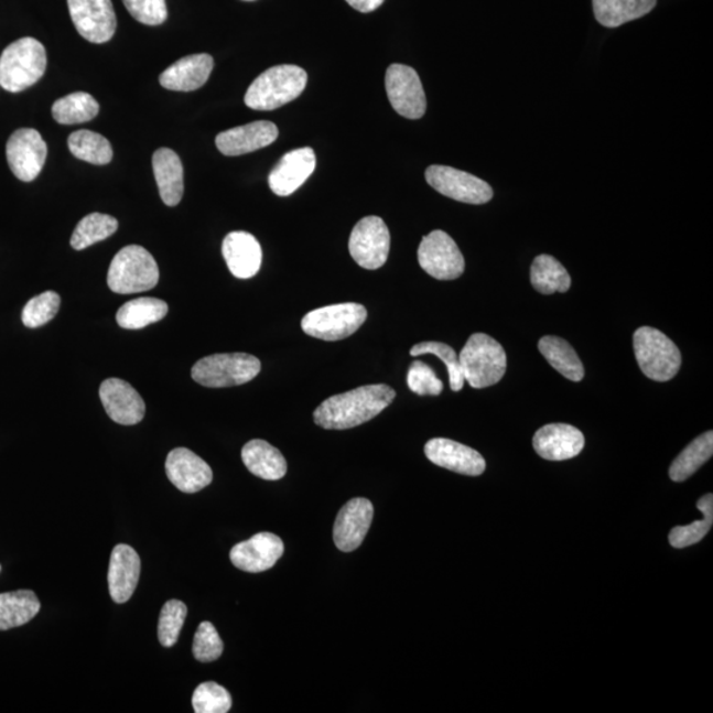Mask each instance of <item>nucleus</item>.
Wrapping results in <instances>:
<instances>
[{
    "instance_id": "f257e3e1",
    "label": "nucleus",
    "mask_w": 713,
    "mask_h": 713,
    "mask_svg": "<svg viewBox=\"0 0 713 713\" xmlns=\"http://www.w3.org/2000/svg\"><path fill=\"white\" fill-rule=\"evenodd\" d=\"M396 396L388 385L363 386L325 399L313 412V419L325 430H349L381 414Z\"/></svg>"
},
{
    "instance_id": "f03ea898",
    "label": "nucleus",
    "mask_w": 713,
    "mask_h": 713,
    "mask_svg": "<svg viewBox=\"0 0 713 713\" xmlns=\"http://www.w3.org/2000/svg\"><path fill=\"white\" fill-rule=\"evenodd\" d=\"M309 75L296 65H278L262 73L246 91L245 104L258 111L282 108L302 95Z\"/></svg>"
},
{
    "instance_id": "7ed1b4c3",
    "label": "nucleus",
    "mask_w": 713,
    "mask_h": 713,
    "mask_svg": "<svg viewBox=\"0 0 713 713\" xmlns=\"http://www.w3.org/2000/svg\"><path fill=\"white\" fill-rule=\"evenodd\" d=\"M463 376L473 389H485L496 385L508 368L503 345L485 333H475L466 342L458 356Z\"/></svg>"
},
{
    "instance_id": "20e7f679",
    "label": "nucleus",
    "mask_w": 713,
    "mask_h": 713,
    "mask_svg": "<svg viewBox=\"0 0 713 713\" xmlns=\"http://www.w3.org/2000/svg\"><path fill=\"white\" fill-rule=\"evenodd\" d=\"M45 69L44 45L33 37L19 39L0 56V86L10 93L23 91L35 85Z\"/></svg>"
},
{
    "instance_id": "39448f33",
    "label": "nucleus",
    "mask_w": 713,
    "mask_h": 713,
    "mask_svg": "<svg viewBox=\"0 0 713 713\" xmlns=\"http://www.w3.org/2000/svg\"><path fill=\"white\" fill-rule=\"evenodd\" d=\"M639 369L656 382H668L682 365L681 350L661 331L641 326L633 336Z\"/></svg>"
},
{
    "instance_id": "423d86ee",
    "label": "nucleus",
    "mask_w": 713,
    "mask_h": 713,
    "mask_svg": "<svg viewBox=\"0 0 713 713\" xmlns=\"http://www.w3.org/2000/svg\"><path fill=\"white\" fill-rule=\"evenodd\" d=\"M158 282V263L142 246H126L111 261L108 285L112 292L130 295L155 289Z\"/></svg>"
},
{
    "instance_id": "0eeeda50",
    "label": "nucleus",
    "mask_w": 713,
    "mask_h": 713,
    "mask_svg": "<svg viewBox=\"0 0 713 713\" xmlns=\"http://www.w3.org/2000/svg\"><path fill=\"white\" fill-rule=\"evenodd\" d=\"M261 371V361L246 353H224L199 359L192 368L193 381L205 388L222 389L252 381Z\"/></svg>"
},
{
    "instance_id": "6e6552de",
    "label": "nucleus",
    "mask_w": 713,
    "mask_h": 713,
    "mask_svg": "<svg viewBox=\"0 0 713 713\" xmlns=\"http://www.w3.org/2000/svg\"><path fill=\"white\" fill-rule=\"evenodd\" d=\"M366 318L368 311L361 304H333L306 313L302 330L306 335L324 342H339L361 328Z\"/></svg>"
},
{
    "instance_id": "1a4fd4ad",
    "label": "nucleus",
    "mask_w": 713,
    "mask_h": 713,
    "mask_svg": "<svg viewBox=\"0 0 713 713\" xmlns=\"http://www.w3.org/2000/svg\"><path fill=\"white\" fill-rule=\"evenodd\" d=\"M421 268L437 281H453L463 276L465 261L458 246L443 230H433L418 249Z\"/></svg>"
},
{
    "instance_id": "9d476101",
    "label": "nucleus",
    "mask_w": 713,
    "mask_h": 713,
    "mask_svg": "<svg viewBox=\"0 0 713 713\" xmlns=\"http://www.w3.org/2000/svg\"><path fill=\"white\" fill-rule=\"evenodd\" d=\"M349 251L363 269H381L390 252V231L383 219L377 216L363 218L352 230Z\"/></svg>"
},
{
    "instance_id": "9b49d317",
    "label": "nucleus",
    "mask_w": 713,
    "mask_h": 713,
    "mask_svg": "<svg viewBox=\"0 0 713 713\" xmlns=\"http://www.w3.org/2000/svg\"><path fill=\"white\" fill-rule=\"evenodd\" d=\"M425 180L433 190L460 203L482 205L493 198V190L488 183L452 166L431 165L425 171Z\"/></svg>"
},
{
    "instance_id": "f8f14e48",
    "label": "nucleus",
    "mask_w": 713,
    "mask_h": 713,
    "mask_svg": "<svg viewBox=\"0 0 713 713\" xmlns=\"http://www.w3.org/2000/svg\"><path fill=\"white\" fill-rule=\"evenodd\" d=\"M386 91L399 116L421 119L428 110V98L415 69L402 64H392L386 72Z\"/></svg>"
},
{
    "instance_id": "ddd939ff",
    "label": "nucleus",
    "mask_w": 713,
    "mask_h": 713,
    "mask_svg": "<svg viewBox=\"0 0 713 713\" xmlns=\"http://www.w3.org/2000/svg\"><path fill=\"white\" fill-rule=\"evenodd\" d=\"M73 24L93 44L110 42L117 31V17L111 0H68Z\"/></svg>"
},
{
    "instance_id": "4468645a",
    "label": "nucleus",
    "mask_w": 713,
    "mask_h": 713,
    "mask_svg": "<svg viewBox=\"0 0 713 713\" xmlns=\"http://www.w3.org/2000/svg\"><path fill=\"white\" fill-rule=\"evenodd\" d=\"M46 155H48V147L36 130H17L7 142V162L13 175L22 182L31 183L40 175Z\"/></svg>"
},
{
    "instance_id": "2eb2a0df",
    "label": "nucleus",
    "mask_w": 713,
    "mask_h": 713,
    "mask_svg": "<svg viewBox=\"0 0 713 713\" xmlns=\"http://www.w3.org/2000/svg\"><path fill=\"white\" fill-rule=\"evenodd\" d=\"M375 508L369 499L353 498L339 510L333 528V541L343 552H352L363 544L368 536Z\"/></svg>"
},
{
    "instance_id": "dca6fc26",
    "label": "nucleus",
    "mask_w": 713,
    "mask_h": 713,
    "mask_svg": "<svg viewBox=\"0 0 713 713\" xmlns=\"http://www.w3.org/2000/svg\"><path fill=\"white\" fill-rule=\"evenodd\" d=\"M99 398L111 421L122 425H134L143 421V398L123 379H106L99 388Z\"/></svg>"
},
{
    "instance_id": "f3484780",
    "label": "nucleus",
    "mask_w": 713,
    "mask_h": 713,
    "mask_svg": "<svg viewBox=\"0 0 713 713\" xmlns=\"http://www.w3.org/2000/svg\"><path fill=\"white\" fill-rule=\"evenodd\" d=\"M284 554V543L272 532H259L230 551V561L238 570L251 573L268 571Z\"/></svg>"
},
{
    "instance_id": "a211bd4d",
    "label": "nucleus",
    "mask_w": 713,
    "mask_h": 713,
    "mask_svg": "<svg viewBox=\"0 0 713 713\" xmlns=\"http://www.w3.org/2000/svg\"><path fill=\"white\" fill-rule=\"evenodd\" d=\"M424 453L431 463L458 475L479 476L486 468L484 457L476 450L450 439L430 440L424 446Z\"/></svg>"
},
{
    "instance_id": "6ab92c4d",
    "label": "nucleus",
    "mask_w": 713,
    "mask_h": 713,
    "mask_svg": "<svg viewBox=\"0 0 713 713\" xmlns=\"http://www.w3.org/2000/svg\"><path fill=\"white\" fill-rule=\"evenodd\" d=\"M316 169L315 151L311 147L293 150L279 160L269 176L270 190L287 197L296 192Z\"/></svg>"
},
{
    "instance_id": "aec40b11",
    "label": "nucleus",
    "mask_w": 713,
    "mask_h": 713,
    "mask_svg": "<svg viewBox=\"0 0 713 713\" xmlns=\"http://www.w3.org/2000/svg\"><path fill=\"white\" fill-rule=\"evenodd\" d=\"M165 472L170 482L179 490L197 493L213 482V472L204 460L186 449H176L170 452L165 462Z\"/></svg>"
},
{
    "instance_id": "412c9836",
    "label": "nucleus",
    "mask_w": 713,
    "mask_h": 713,
    "mask_svg": "<svg viewBox=\"0 0 713 713\" xmlns=\"http://www.w3.org/2000/svg\"><path fill=\"white\" fill-rule=\"evenodd\" d=\"M279 130L269 121H257L222 132L216 145L225 156H241L268 147L277 141Z\"/></svg>"
},
{
    "instance_id": "4be33fe9",
    "label": "nucleus",
    "mask_w": 713,
    "mask_h": 713,
    "mask_svg": "<svg viewBox=\"0 0 713 713\" xmlns=\"http://www.w3.org/2000/svg\"><path fill=\"white\" fill-rule=\"evenodd\" d=\"M532 445L539 456L550 462H563L580 455L585 445L582 431L570 424L557 423L538 430Z\"/></svg>"
},
{
    "instance_id": "5701e85b",
    "label": "nucleus",
    "mask_w": 713,
    "mask_h": 713,
    "mask_svg": "<svg viewBox=\"0 0 713 713\" xmlns=\"http://www.w3.org/2000/svg\"><path fill=\"white\" fill-rule=\"evenodd\" d=\"M141 558L128 544H118L111 552L109 565L110 596L117 604L128 603L141 576Z\"/></svg>"
},
{
    "instance_id": "b1692460",
    "label": "nucleus",
    "mask_w": 713,
    "mask_h": 713,
    "mask_svg": "<svg viewBox=\"0 0 713 713\" xmlns=\"http://www.w3.org/2000/svg\"><path fill=\"white\" fill-rule=\"evenodd\" d=\"M223 256L231 274L238 279H250L261 270L262 248L250 233L233 231L226 236Z\"/></svg>"
},
{
    "instance_id": "393cba45",
    "label": "nucleus",
    "mask_w": 713,
    "mask_h": 713,
    "mask_svg": "<svg viewBox=\"0 0 713 713\" xmlns=\"http://www.w3.org/2000/svg\"><path fill=\"white\" fill-rule=\"evenodd\" d=\"M215 66L213 57L206 53L180 58L159 77L160 85L166 90L193 91L208 82Z\"/></svg>"
},
{
    "instance_id": "a878e982",
    "label": "nucleus",
    "mask_w": 713,
    "mask_h": 713,
    "mask_svg": "<svg viewBox=\"0 0 713 713\" xmlns=\"http://www.w3.org/2000/svg\"><path fill=\"white\" fill-rule=\"evenodd\" d=\"M152 170L162 202L166 206L179 205L184 195L182 159L179 158L175 151L159 149L152 155Z\"/></svg>"
},
{
    "instance_id": "bb28decb",
    "label": "nucleus",
    "mask_w": 713,
    "mask_h": 713,
    "mask_svg": "<svg viewBox=\"0 0 713 713\" xmlns=\"http://www.w3.org/2000/svg\"><path fill=\"white\" fill-rule=\"evenodd\" d=\"M242 462L252 475L277 482L285 476L287 462L282 452L264 440H251L242 449Z\"/></svg>"
},
{
    "instance_id": "cd10ccee",
    "label": "nucleus",
    "mask_w": 713,
    "mask_h": 713,
    "mask_svg": "<svg viewBox=\"0 0 713 713\" xmlns=\"http://www.w3.org/2000/svg\"><path fill=\"white\" fill-rule=\"evenodd\" d=\"M597 22L606 29L633 22L655 10L657 0H593Z\"/></svg>"
},
{
    "instance_id": "c85d7f7f",
    "label": "nucleus",
    "mask_w": 713,
    "mask_h": 713,
    "mask_svg": "<svg viewBox=\"0 0 713 713\" xmlns=\"http://www.w3.org/2000/svg\"><path fill=\"white\" fill-rule=\"evenodd\" d=\"M40 611V602L35 592L29 590L0 593V630L18 628Z\"/></svg>"
},
{
    "instance_id": "c756f323",
    "label": "nucleus",
    "mask_w": 713,
    "mask_h": 713,
    "mask_svg": "<svg viewBox=\"0 0 713 713\" xmlns=\"http://www.w3.org/2000/svg\"><path fill=\"white\" fill-rule=\"evenodd\" d=\"M539 352L548 363L564 378L580 382L584 378V366L577 353L565 339L557 336H544L538 344Z\"/></svg>"
},
{
    "instance_id": "7c9ffc66",
    "label": "nucleus",
    "mask_w": 713,
    "mask_h": 713,
    "mask_svg": "<svg viewBox=\"0 0 713 713\" xmlns=\"http://www.w3.org/2000/svg\"><path fill=\"white\" fill-rule=\"evenodd\" d=\"M169 313V304L156 298H138L119 309L117 323L123 330H142L159 323Z\"/></svg>"
},
{
    "instance_id": "2f4dec72",
    "label": "nucleus",
    "mask_w": 713,
    "mask_h": 713,
    "mask_svg": "<svg viewBox=\"0 0 713 713\" xmlns=\"http://www.w3.org/2000/svg\"><path fill=\"white\" fill-rule=\"evenodd\" d=\"M531 284L543 295L555 292H568L571 277L564 266L554 257L542 255L534 259L531 266Z\"/></svg>"
},
{
    "instance_id": "473e14b6",
    "label": "nucleus",
    "mask_w": 713,
    "mask_h": 713,
    "mask_svg": "<svg viewBox=\"0 0 713 713\" xmlns=\"http://www.w3.org/2000/svg\"><path fill=\"white\" fill-rule=\"evenodd\" d=\"M713 455V432L703 433L671 464L669 475L672 482L682 483L702 468Z\"/></svg>"
},
{
    "instance_id": "72a5a7b5",
    "label": "nucleus",
    "mask_w": 713,
    "mask_h": 713,
    "mask_svg": "<svg viewBox=\"0 0 713 713\" xmlns=\"http://www.w3.org/2000/svg\"><path fill=\"white\" fill-rule=\"evenodd\" d=\"M99 105L89 93L76 91L57 99L52 106V116L60 125H78L98 116Z\"/></svg>"
},
{
    "instance_id": "f704fd0d",
    "label": "nucleus",
    "mask_w": 713,
    "mask_h": 713,
    "mask_svg": "<svg viewBox=\"0 0 713 713\" xmlns=\"http://www.w3.org/2000/svg\"><path fill=\"white\" fill-rule=\"evenodd\" d=\"M73 156L95 165H106L112 160V147L108 139L98 132L78 130L68 139Z\"/></svg>"
},
{
    "instance_id": "c9c22d12",
    "label": "nucleus",
    "mask_w": 713,
    "mask_h": 713,
    "mask_svg": "<svg viewBox=\"0 0 713 713\" xmlns=\"http://www.w3.org/2000/svg\"><path fill=\"white\" fill-rule=\"evenodd\" d=\"M118 229V222L115 217L91 213L82 219L73 231L71 238L72 248L78 251L89 248L97 242L105 241Z\"/></svg>"
},
{
    "instance_id": "e433bc0d",
    "label": "nucleus",
    "mask_w": 713,
    "mask_h": 713,
    "mask_svg": "<svg viewBox=\"0 0 713 713\" xmlns=\"http://www.w3.org/2000/svg\"><path fill=\"white\" fill-rule=\"evenodd\" d=\"M698 509L703 512V518L688 526H677L669 536V542L674 549L690 548L709 534L713 523V496L705 495L698 501Z\"/></svg>"
},
{
    "instance_id": "4c0bfd02",
    "label": "nucleus",
    "mask_w": 713,
    "mask_h": 713,
    "mask_svg": "<svg viewBox=\"0 0 713 713\" xmlns=\"http://www.w3.org/2000/svg\"><path fill=\"white\" fill-rule=\"evenodd\" d=\"M188 608L180 599H170L160 612L158 636L164 648H172L177 642Z\"/></svg>"
},
{
    "instance_id": "58836bf2",
    "label": "nucleus",
    "mask_w": 713,
    "mask_h": 713,
    "mask_svg": "<svg viewBox=\"0 0 713 713\" xmlns=\"http://www.w3.org/2000/svg\"><path fill=\"white\" fill-rule=\"evenodd\" d=\"M410 355L412 357L424 355H433L439 357L445 364L446 369H449L452 391L457 392L464 388L465 379L463 376L462 366H460L456 352L453 350L450 345L436 342L421 343L412 346Z\"/></svg>"
},
{
    "instance_id": "ea45409f",
    "label": "nucleus",
    "mask_w": 713,
    "mask_h": 713,
    "mask_svg": "<svg viewBox=\"0 0 713 713\" xmlns=\"http://www.w3.org/2000/svg\"><path fill=\"white\" fill-rule=\"evenodd\" d=\"M231 704L229 692L215 682L202 683L193 692L192 705L196 713H226Z\"/></svg>"
},
{
    "instance_id": "a19ab883",
    "label": "nucleus",
    "mask_w": 713,
    "mask_h": 713,
    "mask_svg": "<svg viewBox=\"0 0 713 713\" xmlns=\"http://www.w3.org/2000/svg\"><path fill=\"white\" fill-rule=\"evenodd\" d=\"M60 303H62V299L58 293L53 291H46L32 298L24 306L23 324L29 328H39V326L50 323L57 315Z\"/></svg>"
},
{
    "instance_id": "79ce46f5",
    "label": "nucleus",
    "mask_w": 713,
    "mask_h": 713,
    "mask_svg": "<svg viewBox=\"0 0 713 713\" xmlns=\"http://www.w3.org/2000/svg\"><path fill=\"white\" fill-rule=\"evenodd\" d=\"M224 652V642L213 624L205 622L199 624L193 639V656L198 662L208 663L217 661Z\"/></svg>"
},
{
    "instance_id": "37998d69",
    "label": "nucleus",
    "mask_w": 713,
    "mask_h": 713,
    "mask_svg": "<svg viewBox=\"0 0 713 713\" xmlns=\"http://www.w3.org/2000/svg\"><path fill=\"white\" fill-rule=\"evenodd\" d=\"M408 385L412 392L418 396H440L443 391V382L440 381L435 371L423 361L411 364L408 375Z\"/></svg>"
},
{
    "instance_id": "c03bdc74",
    "label": "nucleus",
    "mask_w": 713,
    "mask_h": 713,
    "mask_svg": "<svg viewBox=\"0 0 713 713\" xmlns=\"http://www.w3.org/2000/svg\"><path fill=\"white\" fill-rule=\"evenodd\" d=\"M130 15L145 25L163 24L169 17L165 0H123Z\"/></svg>"
},
{
    "instance_id": "a18cd8bd",
    "label": "nucleus",
    "mask_w": 713,
    "mask_h": 713,
    "mask_svg": "<svg viewBox=\"0 0 713 713\" xmlns=\"http://www.w3.org/2000/svg\"><path fill=\"white\" fill-rule=\"evenodd\" d=\"M346 2L359 12L369 13L379 9L385 0H346Z\"/></svg>"
},
{
    "instance_id": "49530a36",
    "label": "nucleus",
    "mask_w": 713,
    "mask_h": 713,
    "mask_svg": "<svg viewBox=\"0 0 713 713\" xmlns=\"http://www.w3.org/2000/svg\"><path fill=\"white\" fill-rule=\"evenodd\" d=\"M246 2H252V0H246Z\"/></svg>"
}]
</instances>
